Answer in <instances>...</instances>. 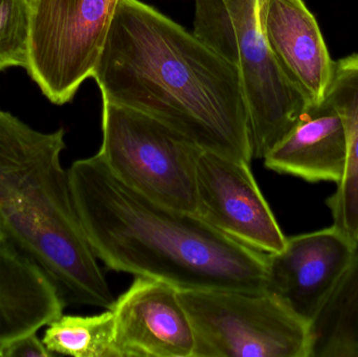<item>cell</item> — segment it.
Wrapping results in <instances>:
<instances>
[{
	"instance_id": "9a60e30c",
	"label": "cell",
	"mask_w": 358,
	"mask_h": 357,
	"mask_svg": "<svg viewBox=\"0 0 358 357\" xmlns=\"http://www.w3.org/2000/svg\"><path fill=\"white\" fill-rule=\"evenodd\" d=\"M309 331L310 357H358V252Z\"/></svg>"
},
{
	"instance_id": "8992f818",
	"label": "cell",
	"mask_w": 358,
	"mask_h": 357,
	"mask_svg": "<svg viewBox=\"0 0 358 357\" xmlns=\"http://www.w3.org/2000/svg\"><path fill=\"white\" fill-rule=\"evenodd\" d=\"M201 150L157 119L103 101L96 154L115 177L144 196L196 214V161Z\"/></svg>"
},
{
	"instance_id": "6da1fadb",
	"label": "cell",
	"mask_w": 358,
	"mask_h": 357,
	"mask_svg": "<svg viewBox=\"0 0 358 357\" xmlns=\"http://www.w3.org/2000/svg\"><path fill=\"white\" fill-rule=\"evenodd\" d=\"M102 100L157 119L202 150L250 163L239 71L141 0H120L94 75Z\"/></svg>"
},
{
	"instance_id": "3957f363",
	"label": "cell",
	"mask_w": 358,
	"mask_h": 357,
	"mask_svg": "<svg viewBox=\"0 0 358 357\" xmlns=\"http://www.w3.org/2000/svg\"><path fill=\"white\" fill-rule=\"evenodd\" d=\"M64 129L43 132L0 109V220L67 304L110 309L115 299L78 215L61 155Z\"/></svg>"
},
{
	"instance_id": "7a4b0ae2",
	"label": "cell",
	"mask_w": 358,
	"mask_h": 357,
	"mask_svg": "<svg viewBox=\"0 0 358 357\" xmlns=\"http://www.w3.org/2000/svg\"><path fill=\"white\" fill-rule=\"evenodd\" d=\"M69 175L88 242L108 270L179 289L264 291L266 254L222 234L196 214L136 192L98 154L73 161Z\"/></svg>"
},
{
	"instance_id": "52a82bcc",
	"label": "cell",
	"mask_w": 358,
	"mask_h": 357,
	"mask_svg": "<svg viewBox=\"0 0 358 357\" xmlns=\"http://www.w3.org/2000/svg\"><path fill=\"white\" fill-rule=\"evenodd\" d=\"M120 0H34L27 71L52 104L94 77Z\"/></svg>"
},
{
	"instance_id": "8fae6325",
	"label": "cell",
	"mask_w": 358,
	"mask_h": 357,
	"mask_svg": "<svg viewBox=\"0 0 358 357\" xmlns=\"http://www.w3.org/2000/svg\"><path fill=\"white\" fill-rule=\"evenodd\" d=\"M259 20L275 60L287 77L319 104L334 77V62L319 23L303 0H259Z\"/></svg>"
},
{
	"instance_id": "277c9868",
	"label": "cell",
	"mask_w": 358,
	"mask_h": 357,
	"mask_svg": "<svg viewBox=\"0 0 358 357\" xmlns=\"http://www.w3.org/2000/svg\"><path fill=\"white\" fill-rule=\"evenodd\" d=\"M193 33L239 71L252 157L264 159L311 102L269 48L259 20V0H196Z\"/></svg>"
},
{
	"instance_id": "30bf717a",
	"label": "cell",
	"mask_w": 358,
	"mask_h": 357,
	"mask_svg": "<svg viewBox=\"0 0 358 357\" xmlns=\"http://www.w3.org/2000/svg\"><path fill=\"white\" fill-rule=\"evenodd\" d=\"M110 310L115 357L194 356L193 326L176 285L136 277Z\"/></svg>"
},
{
	"instance_id": "5bb4252c",
	"label": "cell",
	"mask_w": 358,
	"mask_h": 357,
	"mask_svg": "<svg viewBox=\"0 0 358 357\" xmlns=\"http://www.w3.org/2000/svg\"><path fill=\"white\" fill-rule=\"evenodd\" d=\"M325 98L342 119L347 145L344 175L327 205L332 226L358 247V54L336 62Z\"/></svg>"
},
{
	"instance_id": "9c48e42d",
	"label": "cell",
	"mask_w": 358,
	"mask_h": 357,
	"mask_svg": "<svg viewBox=\"0 0 358 357\" xmlns=\"http://www.w3.org/2000/svg\"><path fill=\"white\" fill-rule=\"evenodd\" d=\"M357 252L334 226L286 238L282 251L266 254L264 291L310 325Z\"/></svg>"
},
{
	"instance_id": "4fadbf2b",
	"label": "cell",
	"mask_w": 358,
	"mask_h": 357,
	"mask_svg": "<svg viewBox=\"0 0 358 357\" xmlns=\"http://www.w3.org/2000/svg\"><path fill=\"white\" fill-rule=\"evenodd\" d=\"M267 169L307 182H341L346 168L344 126L331 103L309 105L292 131L264 157Z\"/></svg>"
},
{
	"instance_id": "5b68a950",
	"label": "cell",
	"mask_w": 358,
	"mask_h": 357,
	"mask_svg": "<svg viewBox=\"0 0 358 357\" xmlns=\"http://www.w3.org/2000/svg\"><path fill=\"white\" fill-rule=\"evenodd\" d=\"M193 357H310L309 325L265 291L179 289Z\"/></svg>"
},
{
	"instance_id": "e0dca14e",
	"label": "cell",
	"mask_w": 358,
	"mask_h": 357,
	"mask_svg": "<svg viewBox=\"0 0 358 357\" xmlns=\"http://www.w3.org/2000/svg\"><path fill=\"white\" fill-rule=\"evenodd\" d=\"M34 0H0V73L29 66Z\"/></svg>"
},
{
	"instance_id": "ac0fdd59",
	"label": "cell",
	"mask_w": 358,
	"mask_h": 357,
	"mask_svg": "<svg viewBox=\"0 0 358 357\" xmlns=\"http://www.w3.org/2000/svg\"><path fill=\"white\" fill-rule=\"evenodd\" d=\"M54 354L44 345L37 333L24 335L6 344L0 349V357H50Z\"/></svg>"
},
{
	"instance_id": "ba28073f",
	"label": "cell",
	"mask_w": 358,
	"mask_h": 357,
	"mask_svg": "<svg viewBox=\"0 0 358 357\" xmlns=\"http://www.w3.org/2000/svg\"><path fill=\"white\" fill-rule=\"evenodd\" d=\"M196 215L256 251L273 254L285 247L287 237L246 161L200 151L196 161Z\"/></svg>"
},
{
	"instance_id": "7c38bea8",
	"label": "cell",
	"mask_w": 358,
	"mask_h": 357,
	"mask_svg": "<svg viewBox=\"0 0 358 357\" xmlns=\"http://www.w3.org/2000/svg\"><path fill=\"white\" fill-rule=\"evenodd\" d=\"M45 270L10 239H0V349L54 322L66 306Z\"/></svg>"
},
{
	"instance_id": "d6986e66",
	"label": "cell",
	"mask_w": 358,
	"mask_h": 357,
	"mask_svg": "<svg viewBox=\"0 0 358 357\" xmlns=\"http://www.w3.org/2000/svg\"><path fill=\"white\" fill-rule=\"evenodd\" d=\"M6 238V232H4L3 226H2L1 220H0V239Z\"/></svg>"
},
{
	"instance_id": "2e32d148",
	"label": "cell",
	"mask_w": 358,
	"mask_h": 357,
	"mask_svg": "<svg viewBox=\"0 0 358 357\" xmlns=\"http://www.w3.org/2000/svg\"><path fill=\"white\" fill-rule=\"evenodd\" d=\"M113 325L110 309L96 316L62 314L46 326L42 341L54 356L115 357Z\"/></svg>"
}]
</instances>
